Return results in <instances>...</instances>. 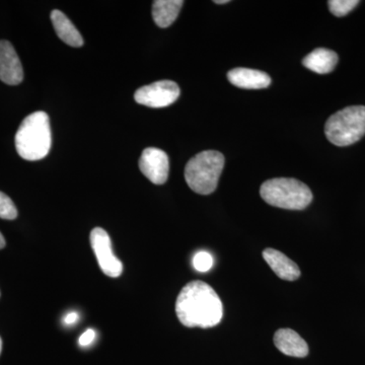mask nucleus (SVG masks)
Segmentation results:
<instances>
[{
  "mask_svg": "<svg viewBox=\"0 0 365 365\" xmlns=\"http://www.w3.org/2000/svg\"><path fill=\"white\" fill-rule=\"evenodd\" d=\"M176 314L182 325L188 328H212L222 321V300L207 283L191 281L178 295Z\"/></svg>",
  "mask_w": 365,
  "mask_h": 365,
  "instance_id": "obj_1",
  "label": "nucleus"
},
{
  "mask_svg": "<svg viewBox=\"0 0 365 365\" xmlns=\"http://www.w3.org/2000/svg\"><path fill=\"white\" fill-rule=\"evenodd\" d=\"M14 141L24 160L35 162L47 157L52 144L49 116L41 111L29 115L19 127Z\"/></svg>",
  "mask_w": 365,
  "mask_h": 365,
  "instance_id": "obj_2",
  "label": "nucleus"
},
{
  "mask_svg": "<svg viewBox=\"0 0 365 365\" xmlns=\"http://www.w3.org/2000/svg\"><path fill=\"white\" fill-rule=\"evenodd\" d=\"M260 195L269 205L288 210H302L313 201L309 187L292 178H276L264 182Z\"/></svg>",
  "mask_w": 365,
  "mask_h": 365,
  "instance_id": "obj_3",
  "label": "nucleus"
},
{
  "mask_svg": "<svg viewBox=\"0 0 365 365\" xmlns=\"http://www.w3.org/2000/svg\"><path fill=\"white\" fill-rule=\"evenodd\" d=\"M225 157L216 150H205L192 158L185 168V180L200 195H209L217 188L225 167Z\"/></svg>",
  "mask_w": 365,
  "mask_h": 365,
  "instance_id": "obj_4",
  "label": "nucleus"
},
{
  "mask_svg": "<svg viewBox=\"0 0 365 365\" xmlns=\"http://www.w3.org/2000/svg\"><path fill=\"white\" fill-rule=\"evenodd\" d=\"M325 134L334 145L348 146L365 135V107L351 106L340 110L326 122Z\"/></svg>",
  "mask_w": 365,
  "mask_h": 365,
  "instance_id": "obj_5",
  "label": "nucleus"
},
{
  "mask_svg": "<svg viewBox=\"0 0 365 365\" xmlns=\"http://www.w3.org/2000/svg\"><path fill=\"white\" fill-rule=\"evenodd\" d=\"M91 245L101 270L109 277L117 278L123 272V264L113 253L111 239L105 230L96 227L91 232Z\"/></svg>",
  "mask_w": 365,
  "mask_h": 365,
  "instance_id": "obj_6",
  "label": "nucleus"
},
{
  "mask_svg": "<svg viewBox=\"0 0 365 365\" xmlns=\"http://www.w3.org/2000/svg\"><path fill=\"white\" fill-rule=\"evenodd\" d=\"M180 97V88L175 81H160L151 85L144 86L136 91L134 98L138 104L146 107H169Z\"/></svg>",
  "mask_w": 365,
  "mask_h": 365,
  "instance_id": "obj_7",
  "label": "nucleus"
},
{
  "mask_svg": "<svg viewBox=\"0 0 365 365\" xmlns=\"http://www.w3.org/2000/svg\"><path fill=\"white\" fill-rule=\"evenodd\" d=\"M139 169L153 184H165L169 178V157L165 151L158 148H145L139 160Z\"/></svg>",
  "mask_w": 365,
  "mask_h": 365,
  "instance_id": "obj_8",
  "label": "nucleus"
},
{
  "mask_svg": "<svg viewBox=\"0 0 365 365\" xmlns=\"http://www.w3.org/2000/svg\"><path fill=\"white\" fill-rule=\"evenodd\" d=\"M23 79V66L14 46L9 41H0V81L9 86H18Z\"/></svg>",
  "mask_w": 365,
  "mask_h": 365,
  "instance_id": "obj_9",
  "label": "nucleus"
},
{
  "mask_svg": "<svg viewBox=\"0 0 365 365\" xmlns=\"http://www.w3.org/2000/svg\"><path fill=\"white\" fill-rule=\"evenodd\" d=\"M227 79L232 85L246 90L266 88L271 83L270 76L266 72L242 67L232 69L228 72Z\"/></svg>",
  "mask_w": 365,
  "mask_h": 365,
  "instance_id": "obj_10",
  "label": "nucleus"
},
{
  "mask_svg": "<svg viewBox=\"0 0 365 365\" xmlns=\"http://www.w3.org/2000/svg\"><path fill=\"white\" fill-rule=\"evenodd\" d=\"M274 344L276 348L287 356L302 357L309 354V346L306 341L292 330V329H280L274 335Z\"/></svg>",
  "mask_w": 365,
  "mask_h": 365,
  "instance_id": "obj_11",
  "label": "nucleus"
},
{
  "mask_svg": "<svg viewBox=\"0 0 365 365\" xmlns=\"http://www.w3.org/2000/svg\"><path fill=\"white\" fill-rule=\"evenodd\" d=\"M264 260L267 262L273 272L283 280L294 281L299 279L300 270L299 266L287 256L275 249H265L263 251Z\"/></svg>",
  "mask_w": 365,
  "mask_h": 365,
  "instance_id": "obj_12",
  "label": "nucleus"
},
{
  "mask_svg": "<svg viewBox=\"0 0 365 365\" xmlns=\"http://www.w3.org/2000/svg\"><path fill=\"white\" fill-rule=\"evenodd\" d=\"M337 53L326 48H318L309 53L302 60V64L309 71L319 74H327L332 72L338 63Z\"/></svg>",
  "mask_w": 365,
  "mask_h": 365,
  "instance_id": "obj_13",
  "label": "nucleus"
},
{
  "mask_svg": "<svg viewBox=\"0 0 365 365\" xmlns=\"http://www.w3.org/2000/svg\"><path fill=\"white\" fill-rule=\"evenodd\" d=\"M51 21L55 32L64 43L76 48L81 47L83 45V39L81 33L62 11H53Z\"/></svg>",
  "mask_w": 365,
  "mask_h": 365,
  "instance_id": "obj_14",
  "label": "nucleus"
},
{
  "mask_svg": "<svg viewBox=\"0 0 365 365\" xmlns=\"http://www.w3.org/2000/svg\"><path fill=\"white\" fill-rule=\"evenodd\" d=\"M182 0H155L153 4V18L160 28H168L177 20Z\"/></svg>",
  "mask_w": 365,
  "mask_h": 365,
  "instance_id": "obj_15",
  "label": "nucleus"
},
{
  "mask_svg": "<svg viewBox=\"0 0 365 365\" xmlns=\"http://www.w3.org/2000/svg\"><path fill=\"white\" fill-rule=\"evenodd\" d=\"M359 0H330L328 1L329 9L331 13L338 18L345 16L351 13L353 9L359 6Z\"/></svg>",
  "mask_w": 365,
  "mask_h": 365,
  "instance_id": "obj_16",
  "label": "nucleus"
},
{
  "mask_svg": "<svg viewBox=\"0 0 365 365\" xmlns=\"http://www.w3.org/2000/svg\"><path fill=\"white\" fill-rule=\"evenodd\" d=\"M18 217L16 205L6 194L0 192V218L14 220Z\"/></svg>",
  "mask_w": 365,
  "mask_h": 365,
  "instance_id": "obj_17",
  "label": "nucleus"
},
{
  "mask_svg": "<svg viewBox=\"0 0 365 365\" xmlns=\"http://www.w3.org/2000/svg\"><path fill=\"white\" fill-rule=\"evenodd\" d=\"M193 267L198 272H208L213 267V257L208 252H198L193 258Z\"/></svg>",
  "mask_w": 365,
  "mask_h": 365,
  "instance_id": "obj_18",
  "label": "nucleus"
},
{
  "mask_svg": "<svg viewBox=\"0 0 365 365\" xmlns=\"http://www.w3.org/2000/svg\"><path fill=\"white\" fill-rule=\"evenodd\" d=\"M96 339V332L93 329H88L83 335L79 337V345L86 347V346H90L91 343Z\"/></svg>",
  "mask_w": 365,
  "mask_h": 365,
  "instance_id": "obj_19",
  "label": "nucleus"
},
{
  "mask_svg": "<svg viewBox=\"0 0 365 365\" xmlns=\"http://www.w3.org/2000/svg\"><path fill=\"white\" fill-rule=\"evenodd\" d=\"M78 314L76 313V312H71V313L66 314V318L63 319V323L66 324V326H72L78 323Z\"/></svg>",
  "mask_w": 365,
  "mask_h": 365,
  "instance_id": "obj_20",
  "label": "nucleus"
},
{
  "mask_svg": "<svg viewBox=\"0 0 365 365\" xmlns=\"http://www.w3.org/2000/svg\"><path fill=\"white\" fill-rule=\"evenodd\" d=\"M6 239H4V235L0 232V250L4 249V247H6Z\"/></svg>",
  "mask_w": 365,
  "mask_h": 365,
  "instance_id": "obj_21",
  "label": "nucleus"
},
{
  "mask_svg": "<svg viewBox=\"0 0 365 365\" xmlns=\"http://www.w3.org/2000/svg\"><path fill=\"white\" fill-rule=\"evenodd\" d=\"M228 2H230V0H215V4H228Z\"/></svg>",
  "mask_w": 365,
  "mask_h": 365,
  "instance_id": "obj_22",
  "label": "nucleus"
},
{
  "mask_svg": "<svg viewBox=\"0 0 365 365\" xmlns=\"http://www.w3.org/2000/svg\"><path fill=\"white\" fill-rule=\"evenodd\" d=\"M1 350H2V340H1V338H0V354H1Z\"/></svg>",
  "mask_w": 365,
  "mask_h": 365,
  "instance_id": "obj_23",
  "label": "nucleus"
}]
</instances>
